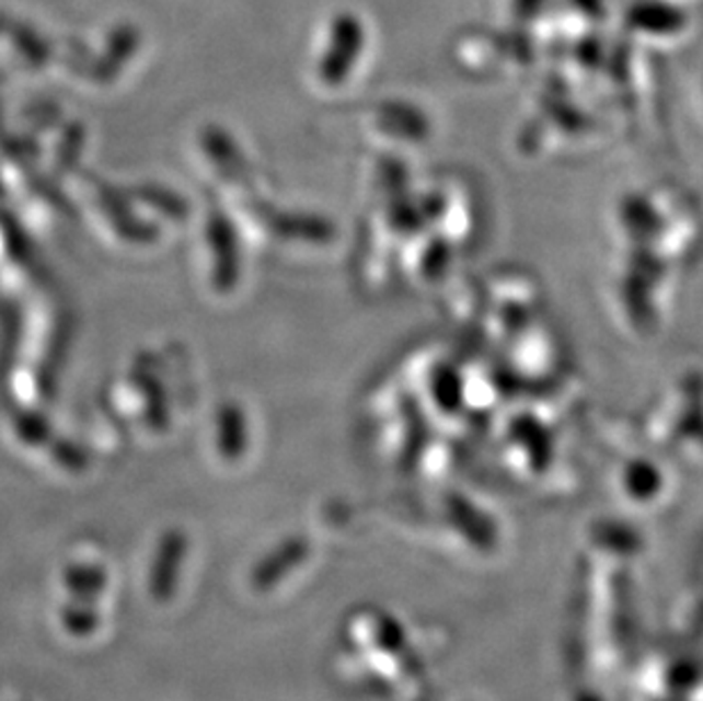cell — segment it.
<instances>
[{
	"mask_svg": "<svg viewBox=\"0 0 703 701\" xmlns=\"http://www.w3.org/2000/svg\"><path fill=\"white\" fill-rule=\"evenodd\" d=\"M57 624L69 637L87 640L103 629V610L99 604L65 599L57 610Z\"/></svg>",
	"mask_w": 703,
	"mask_h": 701,
	"instance_id": "3957f363",
	"label": "cell"
},
{
	"mask_svg": "<svg viewBox=\"0 0 703 701\" xmlns=\"http://www.w3.org/2000/svg\"><path fill=\"white\" fill-rule=\"evenodd\" d=\"M189 559V538L183 529H166L153 549L146 588L158 606H166L178 595Z\"/></svg>",
	"mask_w": 703,
	"mask_h": 701,
	"instance_id": "6da1fadb",
	"label": "cell"
},
{
	"mask_svg": "<svg viewBox=\"0 0 703 701\" xmlns=\"http://www.w3.org/2000/svg\"><path fill=\"white\" fill-rule=\"evenodd\" d=\"M60 588L67 599L103 606L112 590V574L96 549H76L60 570Z\"/></svg>",
	"mask_w": 703,
	"mask_h": 701,
	"instance_id": "7a4b0ae2",
	"label": "cell"
},
{
	"mask_svg": "<svg viewBox=\"0 0 703 701\" xmlns=\"http://www.w3.org/2000/svg\"><path fill=\"white\" fill-rule=\"evenodd\" d=\"M219 449L228 460L240 456V451H242V420L234 411H226L221 417Z\"/></svg>",
	"mask_w": 703,
	"mask_h": 701,
	"instance_id": "277c9868",
	"label": "cell"
}]
</instances>
